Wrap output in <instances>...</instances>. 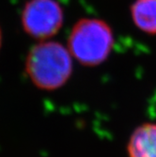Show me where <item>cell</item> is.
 <instances>
[{"label": "cell", "instance_id": "obj_1", "mask_svg": "<svg viewBox=\"0 0 156 157\" xmlns=\"http://www.w3.org/2000/svg\"><path fill=\"white\" fill-rule=\"evenodd\" d=\"M25 74L40 90L52 91L68 82L73 73V56L59 42L40 40L27 53Z\"/></svg>", "mask_w": 156, "mask_h": 157}, {"label": "cell", "instance_id": "obj_2", "mask_svg": "<svg viewBox=\"0 0 156 157\" xmlns=\"http://www.w3.org/2000/svg\"><path fill=\"white\" fill-rule=\"evenodd\" d=\"M114 46L110 25L98 18H83L73 26L68 39V49L82 65L94 67L105 62Z\"/></svg>", "mask_w": 156, "mask_h": 157}, {"label": "cell", "instance_id": "obj_3", "mask_svg": "<svg viewBox=\"0 0 156 157\" xmlns=\"http://www.w3.org/2000/svg\"><path fill=\"white\" fill-rule=\"evenodd\" d=\"M64 13L56 0H28L21 13L24 31L33 39L45 40L58 33Z\"/></svg>", "mask_w": 156, "mask_h": 157}, {"label": "cell", "instance_id": "obj_4", "mask_svg": "<svg viewBox=\"0 0 156 157\" xmlns=\"http://www.w3.org/2000/svg\"><path fill=\"white\" fill-rule=\"evenodd\" d=\"M127 153L129 157H156V123L146 122L132 133Z\"/></svg>", "mask_w": 156, "mask_h": 157}, {"label": "cell", "instance_id": "obj_5", "mask_svg": "<svg viewBox=\"0 0 156 157\" xmlns=\"http://www.w3.org/2000/svg\"><path fill=\"white\" fill-rule=\"evenodd\" d=\"M131 16L139 30L156 35V0H135L131 6Z\"/></svg>", "mask_w": 156, "mask_h": 157}, {"label": "cell", "instance_id": "obj_6", "mask_svg": "<svg viewBox=\"0 0 156 157\" xmlns=\"http://www.w3.org/2000/svg\"><path fill=\"white\" fill-rule=\"evenodd\" d=\"M2 46V31H1V28H0V49H1Z\"/></svg>", "mask_w": 156, "mask_h": 157}]
</instances>
